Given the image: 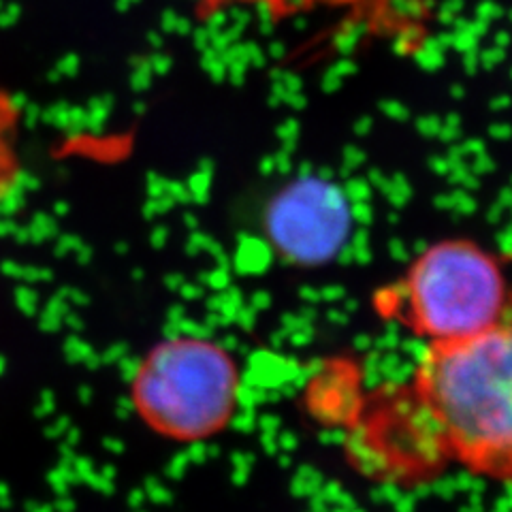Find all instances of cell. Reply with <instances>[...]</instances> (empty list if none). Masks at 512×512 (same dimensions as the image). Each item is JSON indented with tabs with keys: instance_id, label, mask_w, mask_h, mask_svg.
Returning <instances> with one entry per match:
<instances>
[{
	"instance_id": "obj_1",
	"label": "cell",
	"mask_w": 512,
	"mask_h": 512,
	"mask_svg": "<svg viewBox=\"0 0 512 512\" xmlns=\"http://www.w3.org/2000/svg\"><path fill=\"white\" fill-rule=\"evenodd\" d=\"M412 391L448 457L476 476L512 483V306L483 333L429 344Z\"/></svg>"
},
{
	"instance_id": "obj_2",
	"label": "cell",
	"mask_w": 512,
	"mask_h": 512,
	"mask_svg": "<svg viewBox=\"0 0 512 512\" xmlns=\"http://www.w3.org/2000/svg\"><path fill=\"white\" fill-rule=\"evenodd\" d=\"M242 372L231 352L203 335H171L139 359L128 402L141 425L169 442L210 440L233 421Z\"/></svg>"
},
{
	"instance_id": "obj_3",
	"label": "cell",
	"mask_w": 512,
	"mask_h": 512,
	"mask_svg": "<svg viewBox=\"0 0 512 512\" xmlns=\"http://www.w3.org/2000/svg\"><path fill=\"white\" fill-rule=\"evenodd\" d=\"M395 306L419 338L444 344L498 325L512 306V293L491 252L470 239H442L412 261Z\"/></svg>"
},
{
	"instance_id": "obj_4",
	"label": "cell",
	"mask_w": 512,
	"mask_h": 512,
	"mask_svg": "<svg viewBox=\"0 0 512 512\" xmlns=\"http://www.w3.org/2000/svg\"><path fill=\"white\" fill-rule=\"evenodd\" d=\"M350 218L333 188L301 184L286 190L269 207L267 235L286 261L323 265L346 244Z\"/></svg>"
},
{
	"instance_id": "obj_5",
	"label": "cell",
	"mask_w": 512,
	"mask_h": 512,
	"mask_svg": "<svg viewBox=\"0 0 512 512\" xmlns=\"http://www.w3.org/2000/svg\"><path fill=\"white\" fill-rule=\"evenodd\" d=\"M24 173V107L0 86V207L18 195Z\"/></svg>"
},
{
	"instance_id": "obj_6",
	"label": "cell",
	"mask_w": 512,
	"mask_h": 512,
	"mask_svg": "<svg viewBox=\"0 0 512 512\" xmlns=\"http://www.w3.org/2000/svg\"><path fill=\"white\" fill-rule=\"evenodd\" d=\"M295 3L303 7H312V5H325V7H367V5H376L380 0H295ZM286 9H288V0H286Z\"/></svg>"
},
{
	"instance_id": "obj_7",
	"label": "cell",
	"mask_w": 512,
	"mask_h": 512,
	"mask_svg": "<svg viewBox=\"0 0 512 512\" xmlns=\"http://www.w3.org/2000/svg\"><path fill=\"white\" fill-rule=\"evenodd\" d=\"M207 5H222V3H229V0H205ZM252 3H267L271 9L282 13V11H288L286 9V0H252Z\"/></svg>"
}]
</instances>
